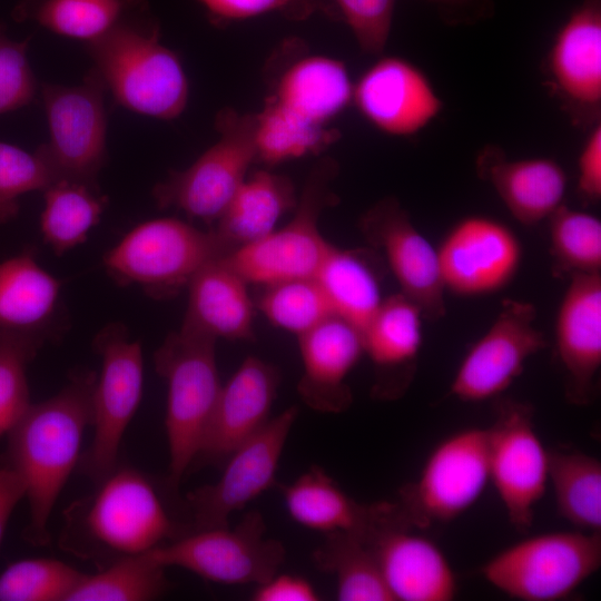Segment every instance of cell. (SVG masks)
I'll return each instance as SVG.
<instances>
[{"mask_svg":"<svg viewBox=\"0 0 601 601\" xmlns=\"http://www.w3.org/2000/svg\"><path fill=\"white\" fill-rule=\"evenodd\" d=\"M96 374L75 373L56 395L31 404L8 433V464L23 479L29 503L24 540L35 546L50 542L55 504L81 457L85 431L91 425Z\"/></svg>","mask_w":601,"mask_h":601,"instance_id":"6da1fadb","label":"cell"},{"mask_svg":"<svg viewBox=\"0 0 601 601\" xmlns=\"http://www.w3.org/2000/svg\"><path fill=\"white\" fill-rule=\"evenodd\" d=\"M65 520L62 548L101 565L180 536L155 486L129 466L117 465L92 494L66 510Z\"/></svg>","mask_w":601,"mask_h":601,"instance_id":"7a4b0ae2","label":"cell"},{"mask_svg":"<svg viewBox=\"0 0 601 601\" xmlns=\"http://www.w3.org/2000/svg\"><path fill=\"white\" fill-rule=\"evenodd\" d=\"M159 37V26L149 14L119 24L86 45L119 105L169 120L185 110L189 88L179 57Z\"/></svg>","mask_w":601,"mask_h":601,"instance_id":"3957f363","label":"cell"},{"mask_svg":"<svg viewBox=\"0 0 601 601\" xmlns=\"http://www.w3.org/2000/svg\"><path fill=\"white\" fill-rule=\"evenodd\" d=\"M215 347V339L179 328L154 355L168 388L165 426L173 489L195 461L221 387Z\"/></svg>","mask_w":601,"mask_h":601,"instance_id":"277c9868","label":"cell"},{"mask_svg":"<svg viewBox=\"0 0 601 601\" xmlns=\"http://www.w3.org/2000/svg\"><path fill=\"white\" fill-rule=\"evenodd\" d=\"M225 250L213 229L204 231L174 217L132 228L104 256L108 275L121 285H138L154 298H169Z\"/></svg>","mask_w":601,"mask_h":601,"instance_id":"5b68a950","label":"cell"},{"mask_svg":"<svg viewBox=\"0 0 601 601\" xmlns=\"http://www.w3.org/2000/svg\"><path fill=\"white\" fill-rule=\"evenodd\" d=\"M337 162L325 157L311 169L292 219L266 237L220 257L248 285L314 277L333 244L319 229L323 211L336 203L332 183Z\"/></svg>","mask_w":601,"mask_h":601,"instance_id":"8992f818","label":"cell"},{"mask_svg":"<svg viewBox=\"0 0 601 601\" xmlns=\"http://www.w3.org/2000/svg\"><path fill=\"white\" fill-rule=\"evenodd\" d=\"M600 565V532L577 530L528 538L489 560L481 573L512 598L555 601L571 595Z\"/></svg>","mask_w":601,"mask_h":601,"instance_id":"52a82bcc","label":"cell"},{"mask_svg":"<svg viewBox=\"0 0 601 601\" xmlns=\"http://www.w3.org/2000/svg\"><path fill=\"white\" fill-rule=\"evenodd\" d=\"M215 127L218 138L210 147L155 185L152 197L159 208H175L207 224L223 214L257 161L256 115L225 108Z\"/></svg>","mask_w":601,"mask_h":601,"instance_id":"ba28073f","label":"cell"},{"mask_svg":"<svg viewBox=\"0 0 601 601\" xmlns=\"http://www.w3.org/2000/svg\"><path fill=\"white\" fill-rule=\"evenodd\" d=\"M93 347L101 358L91 395L93 439L78 465L98 483L118 465L121 439L142 395L144 361L140 342L120 323L102 327Z\"/></svg>","mask_w":601,"mask_h":601,"instance_id":"9c48e42d","label":"cell"},{"mask_svg":"<svg viewBox=\"0 0 601 601\" xmlns=\"http://www.w3.org/2000/svg\"><path fill=\"white\" fill-rule=\"evenodd\" d=\"M257 510L247 512L237 525L185 533L149 552L158 564L179 566L223 584H260L275 575L285 561L284 544L265 535Z\"/></svg>","mask_w":601,"mask_h":601,"instance_id":"30bf717a","label":"cell"},{"mask_svg":"<svg viewBox=\"0 0 601 601\" xmlns=\"http://www.w3.org/2000/svg\"><path fill=\"white\" fill-rule=\"evenodd\" d=\"M489 481L487 428H466L437 444L396 503L413 529H426L462 515Z\"/></svg>","mask_w":601,"mask_h":601,"instance_id":"8fae6325","label":"cell"},{"mask_svg":"<svg viewBox=\"0 0 601 601\" xmlns=\"http://www.w3.org/2000/svg\"><path fill=\"white\" fill-rule=\"evenodd\" d=\"M106 90L95 67L77 86H42L49 141L39 149L56 180L98 187L97 178L107 157Z\"/></svg>","mask_w":601,"mask_h":601,"instance_id":"7c38bea8","label":"cell"},{"mask_svg":"<svg viewBox=\"0 0 601 601\" xmlns=\"http://www.w3.org/2000/svg\"><path fill=\"white\" fill-rule=\"evenodd\" d=\"M494 412L487 428L490 480L512 526L525 532L548 485V451L535 432L529 403L496 397Z\"/></svg>","mask_w":601,"mask_h":601,"instance_id":"4fadbf2b","label":"cell"},{"mask_svg":"<svg viewBox=\"0 0 601 601\" xmlns=\"http://www.w3.org/2000/svg\"><path fill=\"white\" fill-rule=\"evenodd\" d=\"M298 414L290 406L237 447L220 477L186 496L191 531L228 526L229 516L275 484L279 461Z\"/></svg>","mask_w":601,"mask_h":601,"instance_id":"5bb4252c","label":"cell"},{"mask_svg":"<svg viewBox=\"0 0 601 601\" xmlns=\"http://www.w3.org/2000/svg\"><path fill=\"white\" fill-rule=\"evenodd\" d=\"M535 306L503 299L489 329L473 344L452 381L450 392L463 402L499 397L521 375L526 361L548 346L535 326Z\"/></svg>","mask_w":601,"mask_h":601,"instance_id":"9a60e30c","label":"cell"},{"mask_svg":"<svg viewBox=\"0 0 601 601\" xmlns=\"http://www.w3.org/2000/svg\"><path fill=\"white\" fill-rule=\"evenodd\" d=\"M358 228L395 277L400 293L412 300L423 317L436 322L445 316L437 248L415 227L401 203L382 198L363 213Z\"/></svg>","mask_w":601,"mask_h":601,"instance_id":"2e32d148","label":"cell"},{"mask_svg":"<svg viewBox=\"0 0 601 601\" xmlns=\"http://www.w3.org/2000/svg\"><path fill=\"white\" fill-rule=\"evenodd\" d=\"M437 254L445 292L483 296L513 280L521 265L522 245L502 221L473 215L452 227Z\"/></svg>","mask_w":601,"mask_h":601,"instance_id":"e0dca14e","label":"cell"},{"mask_svg":"<svg viewBox=\"0 0 601 601\" xmlns=\"http://www.w3.org/2000/svg\"><path fill=\"white\" fill-rule=\"evenodd\" d=\"M396 501L364 535L394 601H449L457 584L451 564L432 541L412 532Z\"/></svg>","mask_w":601,"mask_h":601,"instance_id":"ac0fdd59","label":"cell"},{"mask_svg":"<svg viewBox=\"0 0 601 601\" xmlns=\"http://www.w3.org/2000/svg\"><path fill=\"white\" fill-rule=\"evenodd\" d=\"M352 102L373 127L396 137L417 134L443 108L424 71L395 56L380 57L364 71L354 83Z\"/></svg>","mask_w":601,"mask_h":601,"instance_id":"d6986e66","label":"cell"},{"mask_svg":"<svg viewBox=\"0 0 601 601\" xmlns=\"http://www.w3.org/2000/svg\"><path fill=\"white\" fill-rule=\"evenodd\" d=\"M279 383L276 366L256 356L246 357L221 384L194 463H225L256 434L270 418Z\"/></svg>","mask_w":601,"mask_h":601,"instance_id":"ffe728a7","label":"cell"},{"mask_svg":"<svg viewBox=\"0 0 601 601\" xmlns=\"http://www.w3.org/2000/svg\"><path fill=\"white\" fill-rule=\"evenodd\" d=\"M558 308L555 348L571 404H590L601 366V274L575 273Z\"/></svg>","mask_w":601,"mask_h":601,"instance_id":"44dd1931","label":"cell"},{"mask_svg":"<svg viewBox=\"0 0 601 601\" xmlns=\"http://www.w3.org/2000/svg\"><path fill=\"white\" fill-rule=\"evenodd\" d=\"M297 338L303 364L297 392L302 401L321 413L345 412L353 402L347 377L364 355L362 333L332 315Z\"/></svg>","mask_w":601,"mask_h":601,"instance_id":"7402d4cb","label":"cell"},{"mask_svg":"<svg viewBox=\"0 0 601 601\" xmlns=\"http://www.w3.org/2000/svg\"><path fill=\"white\" fill-rule=\"evenodd\" d=\"M423 318L402 293L384 297L362 333L364 355L373 366V398L396 401L408 391L417 371Z\"/></svg>","mask_w":601,"mask_h":601,"instance_id":"603a6c76","label":"cell"},{"mask_svg":"<svg viewBox=\"0 0 601 601\" xmlns=\"http://www.w3.org/2000/svg\"><path fill=\"white\" fill-rule=\"evenodd\" d=\"M187 289L188 304L181 329L216 342L254 337L256 307L248 283L220 257L206 264Z\"/></svg>","mask_w":601,"mask_h":601,"instance_id":"cb8c5ba5","label":"cell"},{"mask_svg":"<svg viewBox=\"0 0 601 601\" xmlns=\"http://www.w3.org/2000/svg\"><path fill=\"white\" fill-rule=\"evenodd\" d=\"M480 176L495 190L510 214L522 225L548 218L563 201L566 174L554 159H508L486 149L477 159Z\"/></svg>","mask_w":601,"mask_h":601,"instance_id":"d4e9b609","label":"cell"},{"mask_svg":"<svg viewBox=\"0 0 601 601\" xmlns=\"http://www.w3.org/2000/svg\"><path fill=\"white\" fill-rule=\"evenodd\" d=\"M548 67L570 101L595 108L601 102V2L584 0L554 37Z\"/></svg>","mask_w":601,"mask_h":601,"instance_id":"484cf974","label":"cell"},{"mask_svg":"<svg viewBox=\"0 0 601 601\" xmlns=\"http://www.w3.org/2000/svg\"><path fill=\"white\" fill-rule=\"evenodd\" d=\"M353 88L341 60L309 55L294 59L282 69L267 99L304 121L329 127L352 104Z\"/></svg>","mask_w":601,"mask_h":601,"instance_id":"4316f807","label":"cell"},{"mask_svg":"<svg viewBox=\"0 0 601 601\" xmlns=\"http://www.w3.org/2000/svg\"><path fill=\"white\" fill-rule=\"evenodd\" d=\"M297 199L289 177L267 169L248 175L215 221L213 231L225 255L269 235Z\"/></svg>","mask_w":601,"mask_h":601,"instance_id":"83f0119b","label":"cell"},{"mask_svg":"<svg viewBox=\"0 0 601 601\" xmlns=\"http://www.w3.org/2000/svg\"><path fill=\"white\" fill-rule=\"evenodd\" d=\"M279 487L290 518L324 534L355 532L365 535L382 515L386 502H357L315 465L292 484Z\"/></svg>","mask_w":601,"mask_h":601,"instance_id":"f1b7e54d","label":"cell"},{"mask_svg":"<svg viewBox=\"0 0 601 601\" xmlns=\"http://www.w3.org/2000/svg\"><path fill=\"white\" fill-rule=\"evenodd\" d=\"M375 249L332 245L316 275L334 315L361 333L381 306L382 265Z\"/></svg>","mask_w":601,"mask_h":601,"instance_id":"f546056e","label":"cell"},{"mask_svg":"<svg viewBox=\"0 0 601 601\" xmlns=\"http://www.w3.org/2000/svg\"><path fill=\"white\" fill-rule=\"evenodd\" d=\"M61 283L33 254L0 263V331L32 333L48 338L60 299Z\"/></svg>","mask_w":601,"mask_h":601,"instance_id":"4dcf8cb0","label":"cell"},{"mask_svg":"<svg viewBox=\"0 0 601 601\" xmlns=\"http://www.w3.org/2000/svg\"><path fill=\"white\" fill-rule=\"evenodd\" d=\"M149 14L146 0H22L14 10L18 20L86 43Z\"/></svg>","mask_w":601,"mask_h":601,"instance_id":"1f68e13d","label":"cell"},{"mask_svg":"<svg viewBox=\"0 0 601 601\" xmlns=\"http://www.w3.org/2000/svg\"><path fill=\"white\" fill-rule=\"evenodd\" d=\"M548 482L561 518L578 530L600 532L601 463L597 457L570 449L548 451Z\"/></svg>","mask_w":601,"mask_h":601,"instance_id":"d6a6232c","label":"cell"},{"mask_svg":"<svg viewBox=\"0 0 601 601\" xmlns=\"http://www.w3.org/2000/svg\"><path fill=\"white\" fill-rule=\"evenodd\" d=\"M312 556L317 569L336 578L338 600L394 601L376 556L362 534L326 533Z\"/></svg>","mask_w":601,"mask_h":601,"instance_id":"836d02e7","label":"cell"},{"mask_svg":"<svg viewBox=\"0 0 601 601\" xmlns=\"http://www.w3.org/2000/svg\"><path fill=\"white\" fill-rule=\"evenodd\" d=\"M42 193L40 229L43 240L57 255L85 242L107 204L98 187L78 181L59 179Z\"/></svg>","mask_w":601,"mask_h":601,"instance_id":"e575fe53","label":"cell"},{"mask_svg":"<svg viewBox=\"0 0 601 601\" xmlns=\"http://www.w3.org/2000/svg\"><path fill=\"white\" fill-rule=\"evenodd\" d=\"M255 115L257 161L267 166L318 155L338 138L335 129L304 121L268 99Z\"/></svg>","mask_w":601,"mask_h":601,"instance_id":"d590c367","label":"cell"},{"mask_svg":"<svg viewBox=\"0 0 601 601\" xmlns=\"http://www.w3.org/2000/svg\"><path fill=\"white\" fill-rule=\"evenodd\" d=\"M165 566L148 553L118 559L95 574H83L66 601H148L168 588Z\"/></svg>","mask_w":601,"mask_h":601,"instance_id":"8d00e7d4","label":"cell"},{"mask_svg":"<svg viewBox=\"0 0 601 601\" xmlns=\"http://www.w3.org/2000/svg\"><path fill=\"white\" fill-rule=\"evenodd\" d=\"M552 273L569 277L601 270V221L561 204L549 217Z\"/></svg>","mask_w":601,"mask_h":601,"instance_id":"74e56055","label":"cell"},{"mask_svg":"<svg viewBox=\"0 0 601 601\" xmlns=\"http://www.w3.org/2000/svg\"><path fill=\"white\" fill-rule=\"evenodd\" d=\"M262 289L255 307L272 325L296 336L334 315L315 277L278 282Z\"/></svg>","mask_w":601,"mask_h":601,"instance_id":"f35d334b","label":"cell"},{"mask_svg":"<svg viewBox=\"0 0 601 601\" xmlns=\"http://www.w3.org/2000/svg\"><path fill=\"white\" fill-rule=\"evenodd\" d=\"M47 337L0 331V439L13 428L32 404L27 366Z\"/></svg>","mask_w":601,"mask_h":601,"instance_id":"ab89813d","label":"cell"},{"mask_svg":"<svg viewBox=\"0 0 601 601\" xmlns=\"http://www.w3.org/2000/svg\"><path fill=\"white\" fill-rule=\"evenodd\" d=\"M82 577L59 560L22 559L0 574V601H66Z\"/></svg>","mask_w":601,"mask_h":601,"instance_id":"60d3db41","label":"cell"},{"mask_svg":"<svg viewBox=\"0 0 601 601\" xmlns=\"http://www.w3.org/2000/svg\"><path fill=\"white\" fill-rule=\"evenodd\" d=\"M53 181L55 175L39 148L28 152L0 141V225L17 217L20 196L43 191Z\"/></svg>","mask_w":601,"mask_h":601,"instance_id":"b9f144b4","label":"cell"},{"mask_svg":"<svg viewBox=\"0 0 601 601\" xmlns=\"http://www.w3.org/2000/svg\"><path fill=\"white\" fill-rule=\"evenodd\" d=\"M206 10L209 20L221 26L266 13L302 21L322 12L331 18H339L333 0H197Z\"/></svg>","mask_w":601,"mask_h":601,"instance_id":"7bdbcfd3","label":"cell"},{"mask_svg":"<svg viewBox=\"0 0 601 601\" xmlns=\"http://www.w3.org/2000/svg\"><path fill=\"white\" fill-rule=\"evenodd\" d=\"M361 50L380 56L388 41L395 0H333Z\"/></svg>","mask_w":601,"mask_h":601,"instance_id":"ee69618b","label":"cell"},{"mask_svg":"<svg viewBox=\"0 0 601 601\" xmlns=\"http://www.w3.org/2000/svg\"><path fill=\"white\" fill-rule=\"evenodd\" d=\"M28 40L14 41L0 26V114L28 105L36 82L28 58Z\"/></svg>","mask_w":601,"mask_h":601,"instance_id":"f6af8a7d","label":"cell"},{"mask_svg":"<svg viewBox=\"0 0 601 601\" xmlns=\"http://www.w3.org/2000/svg\"><path fill=\"white\" fill-rule=\"evenodd\" d=\"M578 191L589 203L601 198V125L587 136L578 157Z\"/></svg>","mask_w":601,"mask_h":601,"instance_id":"bcb514c9","label":"cell"},{"mask_svg":"<svg viewBox=\"0 0 601 601\" xmlns=\"http://www.w3.org/2000/svg\"><path fill=\"white\" fill-rule=\"evenodd\" d=\"M255 601H316L319 595L313 584L297 575H273L267 581L257 584L253 593Z\"/></svg>","mask_w":601,"mask_h":601,"instance_id":"7dc6e473","label":"cell"},{"mask_svg":"<svg viewBox=\"0 0 601 601\" xmlns=\"http://www.w3.org/2000/svg\"><path fill=\"white\" fill-rule=\"evenodd\" d=\"M23 497L26 484L21 475L8 463L0 466V545L11 514Z\"/></svg>","mask_w":601,"mask_h":601,"instance_id":"c3c4849f","label":"cell"},{"mask_svg":"<svg viewBox=\"0 0 601 601\" xmlns=\"http://www.w3.org/2000/svg\"><path fill=\"white\" fill-rule=\"evenodd\" d=\"M431 1L444 3V4H457V3H463L467 0H431Z\"/></svg>","mask_w":601,"mask_h":601,"instance_id":"681fc988","label":"cell"}]
</instances>
